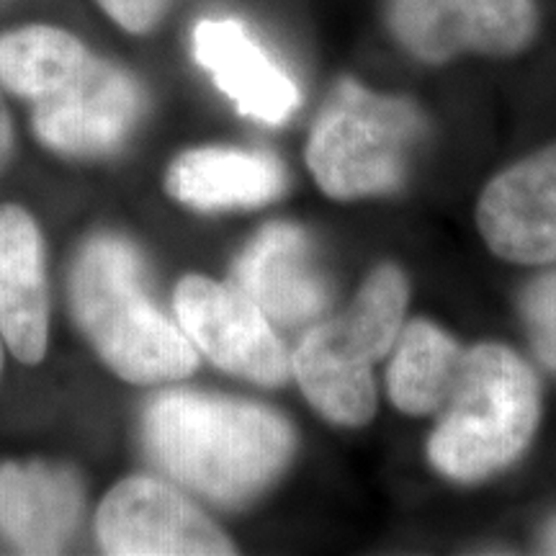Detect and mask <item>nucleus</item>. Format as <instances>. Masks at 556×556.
Masks as SVG:
<instances>
[{
	"label": "nucleus",
	"instance_id": "1",
	"mask_svg": "<svg viewBox=\"0 0 556 556\" xmlns=\"http://www.w3.org/2000/svg\"><path fill=\"white\" fill-rule=\"evenodd\" d=\"M142 430L148 454L165 475L219 505L258 495L294 451V433L281 415L219 394H160Z\"/></svg>",
	"mask_w": 556,
	"mask_h": 556
},
{
	"label": "nucleus",
	"instance_id": "2",
	"mask_svg": "<svg viewBox=\"0 0 556 556\" xmlns=\"http://www.w3.org/2000/svg\"><path fill=\"white\" fill-rule=\"evenodd\" d=\"M70 299L83 336L103 364L131 384L186 379L199 351L157 309L139 253L116 235H99L80 250L70 278Z\"/></svg>",
	"mask_w": 556,
	"mask_h": 556
},
{
	"label": "nucleus",
	"instance_id": "3",
	"mask_svg": "<svg viewBox=\"0 0 556 556\" xmlns=\"http://www.w3.org/2000/svg\"><path fill=\"white\" fill-rule=\"evenodd\" d=\"M428 441L430 464L454 482H479L523 456L539 428L541 387L518 353L497 343L464 351Z\"/></svg>",
	"mask_w": 556,
	"mask_h": 556
},
{
	"label": "nucleus",
	"instance_id": "4",
	"mask_svg": "<svg viewBox=\"0 0 556 556\" xmlns=\"http://www.w3.org/2000/svg\"><path fill=\"white\" fill-rule=\"evenodd\" d=\"M409 287L387 263L366 278L343 315L317 323L296 345L291 368L304 397L338 426H364L377 413L374 364L392 351L405 319Z\"/></svg>",
	"mask_w": 556,
	"mask_h": 556
},
{
	"label": "nucleus",
	"instance_id": "5",
	"mask_svg": "<svg viewBox=\"0 0 556 556\" xmlns=\"http://www.w3.org/2000/svg\"><path fill=\"white\" fill-rule=\"evenodd\" d=\"M420 129V111L409 101L343 80L312 127L307 165L319 189L332 199L394 191Z\"/></svg>",
	"mask_w": 556,
	"mask_h": 556
},
{
	"label": "nucleus",
	"instance_id": "6",
	"mask_svg": "<svg viewBox=\"0 0 556 556\" xmlns=\"http://www.w3.org/2000/svg\"><path fill=\"white\" fill-rule=\"evenodd\" d=\"M173 307L180 330L214 366L263 387H281L289 379L287 348L242 291L204 276H186Z\"/></svg>",
	"mask_w": 556,
	"mask_h": 556
},
{
	"label": "nucleus",
	"instance_id": "7",
	"mask_svg": "<svg viewBox=\"0 0 556 556\" xmlns=\"http://www.w3.org/2000/svg\"><path fill=\"white\" fill-rule=\"evenodd\" d=\"M96 536L116 556H219L232 541L176 486L152 477L124 479L96 516Z\"/></svg>",
	"mask_w": 556,
	"mask_h": 556
},
{
	"label": "nucleus",
	"instance_id": "8",
	"mask_svg": "<svg viewBox=\"0 0 556 556\" xmlns=\"http://www.w3.org/2000/svg\"><path fill=\"white\" fill-rule=\"evenodd\" d=\"M400 45L426 62L462 52L516 54L536 34L533 0H392Z\"/></svg>",
	"mask_w": 556,
	"mask_h": 556
},
{
	"label": "nucleus",
	"instance_id": "9",
	"mask_svg": "<svg viewBox=\"0 0 556 556\" xmlns=\"http://www.w3.org/2000/svg\"><path fill=\"white\" fill-rule=\"evenodd\" d=\"M139 114L142 90L135 78L96 58L73 83L34 103V131L62 155H103L127 139Z\"/></svg>",
	"mask_w": 556,
	"mask_h": 556
},
{
	"label": "nucleus",
	"instance_id": "10",
	"mask_svg": "<svg viewBox=\"0 0 556 556\" xmlns=\"http://www.w3.org/2000/svg\"><path fill=\"white\" fill-rule=\"evenodd\" d=\"M477 225L497 258L523 266L556 263V142L486 186Z\"/></svg>",
	"mask_w": 556,
	"mask_h": 556
},
{
	"label": "nucleus",
	"instance_id": "11",
	"mask_svg": "<svg viewBox=\"0 0 556 556\" xmlns=\"http://www.w3.org/2000/svg\"><path fill=\"white\" fill-rule=\"evenodd\" d=\"M232 276V287L281 325L309 323L328 307V283L307 235L289 222L263 227L235 263Z\"/></svg>",
	"mask_w": 556,
	"mask_h": 556
},
{
	"label": "nucleus",
	"instance_id": "12",
	"mask_svg": "<svg viewBox=\"0 0 556 556\" xmlns=\"http://www.w3.org/2000/svg\"><path fill=\"white\" fill-rule=\"evenodd\" d=\"M193 54L240 114L263 124H281L299 106L296 83L240 21H199L193 29Z\"/></svg>",
	"mask_w": 556,
	"mask_h": 556
},
{
	"label": "nucleus",
	"instance_id": "13",
	"mask_svg": "<svg viewBox=\"0 0 556 556\" xmlns=\"http://www.w3.org/2000/svg\"><path fill=\"white\" fill-rule=\"evenodd\" d=\"M50 296L37 222L21 206H0V336L24 364L47 351Z\"/></svg>",
	"mask_w": 556,
	"mask_h": 556
},
{
	"label": "nucleus",
	"instance_id": "14",
	"mask_svg": "<svg viewBox=\"0 0 556 556\" xmlns=\"http://www.w3.org/2000/svg\"><path fill=\"white\" fill-rule=\"evenodd\" d=\"M78 477L50 464L0 467V533L21 554H58L78 528Z\"/></svg>",
	"mask_w": 556,
	"mask_h": 556
},
{
	"label": "nucleus",
	"instance_id": "15",
	"mask_svg": "<svg viewBox=\"0 0 556 556\" xmlns=\"http://www.w3.org/2000/svg\"><path fill=\"white\" fill-rule=\"evenodd\" d=\"M168 191L199 212L253 208L274 201L287 176L276 157L263 152L206 148L180 155L168 170Z\"/></svg>",
	"mask_w": 556,
	"mask_h": 556
},
{
	"label": "nucleus",
	"instance_id": "16",
	"mask_svg": "<svg viewBox=\"0 0 556 556\" xmlns=\"http://www.w3.org/2000/svg\"><path fill=\"white\" fill-rule=\"evenodd\" d=\"M389 364V397L405 415H430L441 409L454 387L462 345L428 319H415L394 340Z\"/></svg>",
	"mask_w": 556,
	"mask_h": 556
},
{
	"label": "nucleus",
	"instance_id": "17",
	"mask_svg": "<svg viewBox=\"0 0 556 556\" xmlns=\"http://www.w3.org/2000/svg\"><path fill=\"white\" fill-rule=\"evenodd\" d=\"M96 54L73 34L29 26L0 37V83L21 99L41 101L86 70Z\"/></svg>",
	"mask_w": 556,
	"mask_h": 556
},
{
	"label": "nucleus",
	"instance_id": "18",
	"mask_svg": "<svg viewBox=\"0 0 556 556\" xmlns=\"http://www.w3.org/2000/svg\"><path fill=\"white\" fill-rule=\"evenodd\" d=\"M526 330L533 353L548 371L556 374V270L528 283L520 299Z\"/></svg>",
	"mask_w": 556,
	"mask_h": 556
},
{
	"label": "nucleus",
	"instance_id": "19",
	"mask_svg": "<svg viewBox=\"0 0 556 556\" xmlns=\"http://www.w3.org/2000/svg\"><path fill=\"white\" fill-rule=\"evenodd\" d=\"M99 3L124 29L142 34L157 24L170 0H99Z\"/></svg>",
	"mask_w": 556,
	"mask_h": 556
},
{
	"label": "nucleus",
	"instance_id": "20",
	"mask_svg": "<svg viewBox=\"0 0 556 556\" xmlns=\"http://www.w3.org/2000/svg\"><path fill=\"white\" fill-rule=\"evenodd\" d=\"M13 150V127H11V116L9 109H5L3 99H0V173H3L5 163H9Z\"/></svg>",
	"mask_w": 556,
	"mask_h": 556
},
{
	"label": "nucleus",
	"instance_id": "21",
	"mask_svg": "<svg viewBox=\"0 0 556 556\" xmlns=\"http://www.w3.org/2000/svg\"><path fill=\"white\" fill-rule=\"evenodd\" d=\"M541 552L556 554V516L541 531Z\"/></svg>",
	"mask_w": 556,
	"mask_h": 556
},
{
	"label": "nucleus",
	"instance_id": "22",
	"mask_svg": "<svg viewBox=\"0 0 556 556\" xmlns=\"http://www.w3.org/2000/svg\"><path fill=\"white\" fill-rule=\"evenodd\" d=\"M0 371H3V348H0Z\"/></svg>",
	"mask_w": 556,
	"mask_h": 556
}]
</instances>
